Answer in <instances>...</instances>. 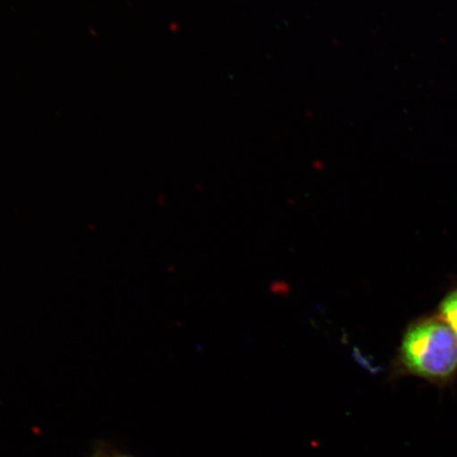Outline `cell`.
<instances>
[{"label":"cell","instance_id":"obj_1","mask_svg":"<svg viewBox=\"0 0 457 457\" xmlns=\"http://www.w3.org/2000/svg\"><path fill=\"white\" fill-rule=\"evenodd\" d=\"M416 377L444 388L457 379V337L437 314L414 320L404 329L390 380Z\"/></svg>","mask_w":457,"mask_h":457},{"label":"cell","instance_id":"obj_2","mask_svg":"<svg viewBox=\"0 0 457 457\" xmlns=\"http://www.w3.org/2000/svg\"><path fill=\"white\" fill-rule=\"evenodd\" d=\"M437 316L453 329L457 337V286L449 290L439 303Z\"/></svg>","mask_w":457,"mask_h":457},{"label":"cell","instance_id":"obj_3","mask_svg":"<svg viewBox=\"0 0 457 457\" xmlns=\"http://www.w3.org/2000/svg\"><path fill=\"white\" fill-rule=\"evenodd\" d=\"M91 457H134L127 453H120V451L101 445L100 448L95 450V453Z\"/></svg>","mask_w":457,"mask_h":457}]
</instances>
